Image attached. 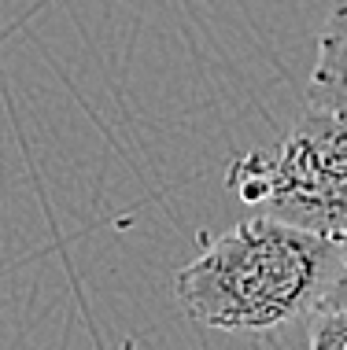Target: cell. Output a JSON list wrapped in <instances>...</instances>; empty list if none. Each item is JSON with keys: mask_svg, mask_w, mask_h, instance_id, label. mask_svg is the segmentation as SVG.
<instances>
[{"mask_svg": "<svg viewBox=\"0 0 347 350\" xmlns=\"http://www.w3.org/2000/svg\"><path fill=\"white\" fill-rule=\"evenodd\" d=\"M336 240V254H333V277H329V288H325L318 310H347V229Z\"/></svg>", "mask_w": 347, "mask_h": 350, "instance_id": "5", "label": "cell"}, {"mask_svg": "<svg viewBox=\"0 0 347 350\" xmlns=\"http://www.w3.org/2000/svg\"><path fill=\"white\" fill-rule=\"evenodd\" d=\"M311 350H347V310H311Z\"/></svg>", "mask_w": 347, "mask_h": 350, "instance_id": "4", "label": "cell"}, {"mask_svg": "<svg viewBox=\"0 0 347 350\" xmlns=\"http://www.w3.org/2000/svg\"><path fill=\"white\" fill-rule=\"evenodd\" d=\"M307 107L347 122V0L333 8L318 33V59L307 81Z\"/></svg>", "mask_w": 347, "mask_h": 350, "instance_id": "3", "label": "cell"}, {"mask_svg": "<svg viewBox=\"0 0 347 350\" xmlns=\"http://www.w3.org/2000/svg\"><path fill=\"white\" fill-rule=\"evenodd\" d=\"M336 240L255 214L211 240L174 277L181 314L214 332H274L318 310Z\"/></svg>", "mask_w": 347, "mask_h": 350, "instance_id": "1", "label": "cell"}, {"mask_svg": "<svg viewBox=\"0 0 347 350\" xmlns=\"http://www.w3.org/2000/svg\"><path fill=\"white\" fill-rule=\"evenodd\" d=\"M237 200L322 236L347 229V122L307 107L277 151H251L226 177Z\"/></svg>", "mask_w": 347, "mask_h": 350, "instance_id": "2", "label": "cell"}]
</instances>
